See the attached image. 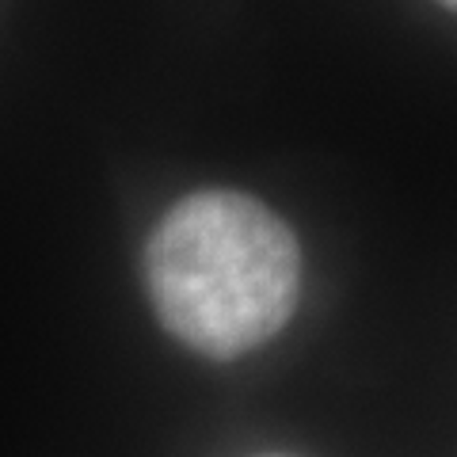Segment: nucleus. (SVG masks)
<instances>
[{
	"instance_id": "nucleus-2",
	"label": "nucleus",
	"mask_w": 457,
	"mask_h": 457,
	"mask_svg": "<svg viewBox=\"0 0 457 457\" xmlns=\"http://www.w3.org/2000/svg\"><path fill=\"white\" fill-rule=\"evenodd\" d=\"M438 4H446L450 12H457V0H438Z\"/></svg>"
},
{
	"instance_id": "nucleus-1",
	"label": "nucleus",
	"mask_w": 457,
	"mask_h": 457,
	"mask_svg": "<svg viewBox=\"0 0 457 457\" xmlns=\"http://www.w3.org/2000/svg\"><path fill=\"white\" fill-rule=\"evenodd\" d=\"M145 282L156 317L179 343L210 359H237L294 317L302 248L260 198L198 191L153 228Z\"/></svg>"
}]
</instances>
